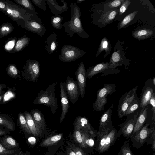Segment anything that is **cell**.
Instances as JSON below:
<instances>
[{"instance_id":"f907efd6","label":"cell","mask_w":155,"mask_h":155,"mask_svg":"<svg viewBox=\"0 0 155 155\" xmlns=\"http://www.w3.org/2000/svg\"><path fill=\"white\" fill-rule=\"evenodd\" d=\"M14 155H30V153L28 151L24 152L21 150L19 153Z\"/></svg>"},{"instance_id":"603a6c76","label":"cell","mask_w":155,"mask_h":155,"mask_svg":"<svg viewBox=\"0 0 155 155\" xmlns=\"http://www.w3.org/2000/svg\"><path fill=\"white\" fill-rule=\"evenodd\" d=\"M154 92L153 88L150 87H146L143 90L140 100V106L143 109L148 105L149 101Z\"/></svg>"},{"instance_id":"f35d334b","label":"cell","mask_w":155,"mask_h":155,"mask_svg":"<svg viewBox=\"0 0 155 155\" xmlns=\"http://www.w3.org/2000/svg\"><path fill=\"white\" fill-rule=\"evenodd\" d=\"M21 150L20 148L13 150H8L4 148L0 143V155H14Z\"/></svg>"},{"instance_id":"8d00e7d4","label":"cell","mask_w":155,"mask_h":155,"mask_svg":"<svg viewBox=\"0 0 155 155\" xmlns=\"http://www.w3.org/2000/svg\"><path fill=\"white\" fill-rule=\"evenodd\" d=\"M17 39L14 37L9 38L4 45V50L7 52L10 53L14 49Z\"/></svg>"},{"instance_id":"ab89813d","label":"cell","mask_w":155,"mask_h":155,"mask_svg":"<svg viewBox=\"0 0 155 155\" xmlns=\"http://www.w3.org/2000/svg\"><path fill=\"white\" fill-rule=\"evenodd\" d=\"M139 106V103L135 100V97H134L127 109L124 115H129L133 113L138 108Z\"/></svg>"},{"instance_id":"d590c367","label":"cell","mask_w":155,"mask_h":155,"mask_svg":"<svg viewBox=\"0 0 155 155\" xmlns=\"http://www.w3.org/2000/svg\"><path fill=\"white\" fill-rule=\"evenodd\" d=\"M110 45L109 42L106 38H104L102 40L99 46L96 57L98 56L103 50H105L106 53H108L110 51Z\"/></svg>"},{"instance_id":"52a82bcc","label":"cell","mask_w":155,"mask_h":155,"mask_svg":"<svg viewBox=\"0 0 155 155\" xmlns=\"http://www.w3.org/2000/svg\"><path fill=\"white\" fill-rule=\"evenodd\" d=\"M150 124H147L143 127L135 135L130 137L134 146L136 148H141L148 139L150 135L155 130V127L149 128Z\"/></svg>"},{"instance_id":"1f68e13d","label":"cell","mask_w":155,"mask_h":155,"mask_svg":"<svg viewBox=\"0 0 155 155\" xmlns=\"http://www.w3.org/2000/svg\"><path fill=\"white\" fill-rule=\"evenodd\" d=\"M6 70L8 75L11 78H20L19 71L15 64H11L7 66Z\"/></svg>"},{"instance_id":"e575fe53","label":"cell","mask_w":155,"mask_h":155,"mask_svg":"<svg viewBox=\"0 0 155 155\" xmlns=\"http://www.w3.org/2000/svg\"><path fill=\"white\" fill-rule=\"evenodd\" d=\"M14 1L16 4L29 10L35 14L37 15L38 14L30 0H16Z\"/></svg>"},{"instance_id":"816d5d0a","label":"cell","mask_w":155,"mask_h":155,"mask_svg":"<svg viewBox=\"0 0 155 155\" xmlns=\"http://www.w3.org/2000/svg\"><path fill=\"white\" fill-rule=\"evenodd\" d=\"M67 155H76L74 152L71 148H68L67 150Z\"/></svg>"},{"instance_id":"5b68a950","label":"cell","mask_w":155,"mask_h":155,"mask_svg":"<svg viewBox=\"0 0 155 155\" xmlns=\"http://www.w3.org/2000/svg\"><path fill=\"white\" fill-rule=\"evenodd\" d=\"M114 84H105L104 87L99 89L97 94V98L93 104L94 110L96 111L103 110L107 101V97L115 91Z\"/></svg>"},{"instance_id":"7c38bea8","label":"cell","mask_w":155,"mask_h":155,"mask_svg":"<svg viewBox=\"0 0 155 155\" xmlns=\"http://www.w3.org/2000/svg\"><path fill=\"white\" fill-rule=\"evenodd\" d=\"M86 70L83 63L80 62L78 68L75 72L80 95L82 98L84 96L86 86Z\"/></svg>"},{"instance_id":"44dd1931","label":"cell","mask_w":155,"mask_h":155,"mask_svg":"<svg viewBox=\"0 0 155 155\" xmlns=\"http://www.w3.org/2000/svg\"><path fill=\"white\" fill-rule=\"evenodd\" d=\"M147 114V108L142 109L138 117L136 119L133 133L130 137L136 134L143 127L146 121Z\"/></svg>"},{"instance_id":"83f0119b","label":"cell","mask_w":155,"mask_h":155,"mask_svg":"<svg viewBox=\"0 0 155 155\" xmlns=\"http://www.w3.org/2000/svg\"><path fill=\"white\" fill-rule=\"evenodd\" d=\"M23 114L26 119L27 125L32 134L35 137L38 136L35 124L31 113L29 112L25 111Z\"/></svg>"},{"instance_id":"ffe728a7","label":"cell","mask_w":155,"mask_h":155,"mask_svg":"<svg viewBox=\"0 0 155 155\" xmlns=\"http://www.w3.org/2000/svg\"><path fill=\"white\" fill-rule=\"evenodd\" d=\"M109 67V64L108 62L100 63L90 67L86 72V78L91 79L94 75L108 69Z\"/></svg>"},{"instance_id":"f6af8a7d","label":"cell","mask_w":155,"mask_h":155,"mask_svg":"<svg viewBox=\"0 0 155 155\" xmlns=\"http://www.w3.org/2000/svg\"><path fill=\"white\" fill-rule=\"evenodd\" d=\"M152 106L151 111L153 114V119L154 121L155 120V94H153L149 102Z\"/></svg>"},{"instance_id":"8fae6325","label":"cell","mask_w":155,"mask_h":155,"mask_svg":"<svg viewBox=\"0 0 155 155\" xmlns=\"http://www.w3.org/2000/svg\"><path fill=\"white\" fill-rule=\"evenodd\" d=\"M23 29L36 33L41 37L44 35L46 30L40 18L24 21L20 25Z\"/></svg>"},{"instance_id":"484cf974","label":"cell","mask_w":155,"mask_h":155,"mask_svg":"<svg viewBox=\"0 0 155 155\" xmlns=\"http://www.w3.org/2000/svg\"><path fill=\"white\" fill-rule=\"evenodd\" d=\"M153 33V31L148 29H142L138 30L134 32L133 36L139 40L147 39L151 36Z\"/></svg>"},{"instance_id":"d6986e66","label":"cell","mask_w":155,"mask_h":155,"mask_svg":"<svg viewBox=\"0 0 155 155\" xmlns=\"http://www.w3.org/2000/svg\"><path fill=\"white\" fill-rule=\"evenodd\" d=\"M52 13L55 15H59L66 11L68 9V6L65 1L61 0L63 4L60 5L55 0H46Z\"/></svg>"},{"instance_id":"74e56055","label":"cell","mask_w":155,"mask_h":155,"mask_svg":"<svg viewBox=\"0 0 155 155\" xmlns=\"http://www.w3.org/2000/svg\"><path fill=\"white\" fill-rule=\"evenodd\" d=\"M137 12L138 11H137L127 15L121 21L119 28H121L128 24L133 19Z\"/></svg>"},{"instance_id":"836d02e7","label":"cell","mask_w":155,"mask_h":155,"mask_svg":"<svg viewBox=\"0 0 155 155\" xmlns=\"http://www.w3.org/2000/svg\"><path fill=\"white\" fill-rule=\"evenodd\" d=\"M117 11L116 10L110 11L102 15L101 20L103 24H107L111 21L115 17Z\"/></svg>"},{"instance_id":"c3c4849f","label":"cell","mask_w":155,"mask_h":155,"mask_svg":"<svg viewBox=\"0 0 155 155\" xmlns=\"http://www.w3.org/2000/svg\"><path fill=\"white\" fill-rule=\"evenodd\" d=\"M7 9V5L5 0H0V10L4 13Z\"/></svg>"},{"instance_id":"9c48e42d","label":"cell","mask_w":155,"mask_h":155,"mask_svg":"<svg viewBox=\"0 0 155 155\" xmlns=\"http://www.w3.org/2000/svg\"><path fill=\"white\" fill-rule=\"evenodd\" d=\"M137 86L122 95L119 102L118 114L120 118L122 117L131 102L135 97Z\"/></svg>"},{"instance_id":"4dcf8cb0","label":"cell","mask_w":155,"mask_h":155,"mask_svg":"<svg viewBox=\"0 0 155 155\" xmlns=\"http://www.w3.org/2000/svg\"><path fill=\"white\" fill-rule=\"evenodd\" d=\"M63 18L59 15H55L51 17V24L52 26L56 29H61L63 26Z\"/></svg>"},{"instance_id":"ac0fdd59","label":"cell","mask_w":155,"mask_h":155,"mask_svg":"<svg viewBox=\"0 0 155 155\" xmlns=\"http://www.w3.org/2000/svg\"><path fill=\"white\" fill-rule=\"evenodd\" d=\"M0 143L5 148L13 150L20 148V144L11 135L5 134L0 138Z\"/></svg>"},{"instance_id":"3957f363","label":"cell","mask_w":155,"mask_h":155,"mask_svg":"<svg viewBox=\"0 0 155 155\" xmlns=\"http://www.w3.org/2000/svg\"><path fill=\"white\" fill-rule=\"evenodd\" d=\"M56 84L53 83L50 84L45 90L40 91L33 102V104H43L50 107L52 113L55 114L58 110L57 99L55 93Z\"/></svg>"},{"instance_id":"ee69618b","label":"cell","mask_w":155,"mask_h":155,"mask_svg":"<svg viewBox=\"0 0 155 155\" xmlns=\"http://www.w3.org/2000/svg\"><path fill=\"white\" fill-rule=\"evenodd\" d=\"M130 3L131 1L130 0L124 1L120 8L119 12V14L120 15H121L126 11L130 4Z\"/></svg>"},{"instance_id":"bcb514c9","label":"cell","mask_w":155,"mask_h":155,"mask_svg":"<svg viewBox=\"0 0 155 155\" xmlns=\"http://www.w3.org/2000/svg\"><path fill=\"white\" fill-rule=\"evenodd\" d=\"M124 0H116L113 1L107 4L108 7L111 8L118 7L122 5Z\"/></svg>"},{"instance_id":"4fadbf2b","label":"cell","mask_w":155,"mask_h":155,"mask_svg":"<svg viewBox=\"0 0 155 155\" xmlns=\"http://www.w3.org/2000/svg\"><path fill=\"white\" fill-rule=\"evenodd\" d=\"M35 124L38 136L41 135L46 127L45 121L41 112L38 109H32L30 113Z\"/></svg>"},{"instance_id":"d4e9b609","label":"cell","mask_w":155,"mask_h":155,"mask_svg":"<svg viewBox=\"0 0 155 155\" xmlns=\"http://www.w3.org/2000/svg\"><path fill=\"white\" fill-rule=\"evenodd\" d=\"M30 40V38L26 36H23L17 39L14 49L10 53L20 51L29 44Z\"/></svg>"},{"instance_id":"7bdbcfd3","label":"cell","mask_w":155,"mask_h":155,"mask_svg":"<svg viewBox=\"0 0 155 155\" xmlns=\"http://www.w3.org/2000/svg\"><path fill=\"white\" fill-rule=\"evenodd\" d=\"M33 3L44 11L47 10L46 1L45 0H31Z\"/></svg>"},{"instance_id":"2e32d148","label":"cell","mask_w":155,"mask_h":155,"mask_svg":"<svg viewBox=\"0 0 155 155\" xmlns=\"http://www.w3.org/2000/svg\"><path fill=\"white\" fill-rule=\"evenodd\" d=\"M58 44L57 34L55 33H53L50 35L45 41V49L50 55L53 54L55 52L56 53Z\"/></svg>"},{"instance_id":"f546056e","label":"cell","mask_w":155,"mask_h":155,"mask_svg":"<svg viewBox=\"0 0 155 155\" xmlns=\"http://www.w3.org/2000/svg\"><path fill=\"white\" fill-rule=\"evenodd\" d=\"M18 121L20 127L24 132L30 135L32 134L27 123L26 120L23 113L20 112L18 116Z\"/></svg>"},{"instance_id":"277c9868","label":"cell","mask_w":155,"mask_h":155,"mask_svg":"<svg viewBox=\"0 0 155 155\" xmlns=\"http://www.w3.org/2000/svg\"><path fill=\"white\" fill-rule=\"evenodd\" d=\"M41 74L39 63L36 60L28 59L24 65L21 75L23 78L33 82L37 81Z\"/></svg>"},{"instance_id":"6f0895ef","label":"cell","mask_w":155,"mask_h":155,"mask_svg":"<svg viewBox=\"0 0 155 155\" xmlns=\"http://www.w3.org/2000/svg\"><path fill=\"white\" fill-rule=\"evenodd\" d=\"M118 155H121L120 151L118 153Z\"/></svg>"},{"instance_id":"ba28073f","label":"cell","mask_w":155,"mask_h":155,"mask_svg":"<svg viewBox=\"0 0 155 155\" xmlns=\"http://www.w3.org/2000/svg\"><path fill=\"white\" fill-rule=\"evenodd\" d=\"M64 84L70 102L73 104H75L80 95L79 89L77 81L68 76Z\"/></svg>"},{"instance_id":"d6a6232c","label":"cell","mask_w":155,"mask_h":155,"mask_svg":"<svg viewBox=\"0 0 155 155\" xmlns=\"http://www.w3.org/2000/svg\"><path fill=\"white\" fill-rule=\"evenodd\" d=\"M121 58L118 52H114L112 55L109 64L110 69H114L116 67L120 66L119 63L121 61Z\"/></svg>"},{"instance_id":"8992f818","label":"cell","mask_w":155,"mask_h":155,"mask_svg":"<svg viewBox=\"0 0 155 155\" xmlns=\"http://www.w3.org/2000/svg\"><path fill=\"white\" fill-rule=\"evenodd\" d=\"M85 54V51L74 46L65 45L61 50L58 58L64 62H69L75 61L82 57Z\"/></svg>"},{"instance_id":"4316f807","label":"cell","mask_w":155,"mask_h":155,"mask_svg":"<svg viewBox=\"0 0 155 155\" xmlns=\"http://www.w3.org/2000/svg\"><path fill=\"white\" fill-rule=\"evenodd\" d=\"M63 134L61 133L49 136L44 140L40 144L41 147L51 146L59 141L61 138Z\"/></svg>"},{"instance_id":"7dc6e473","label":"cell","mask_w":155,"mask_h":155,"mask_svg":"<svg viewBox=\"0 0 155 155\" xmlns=\"http://www.w3.org/2000/svg\"><path fill=\"white\" fill-rule=\"evenodd\" d=\"M71 148L76 155H86L81 149L77 147H74Z\"/></svg>"},{"instance_id":"60d3db41","label":"cell","mask_w":155,"mask_h":155,"mask_svg":"<svg viewBox=\"0 0 155 155\" xmlns=\"http://www.w3.org/2000/svg\"><path fill=\"white\" fill-rule=\"evenodd\" d=\"M120 151L121 155H134L130 149L128 140L124 142Z\"/></svg>"},{"instance_id":"f5cc1de1","label":"cell","mask_w":155,"mask_h":155,"mask_svg":"<svg viewBox=\"0 0 155 155\" xmlns=\"http://www.w3.org/2000/svg\"><path fill=\"white\" fill-rule=\"evenodd\" d=\"M6 86L5 84H0V95L2 94V90L6 88Z\"/></svg>"},{"instance_id":"9a60e30c","label":"cell","mask_w":155,"mask_h":155,"mask_svg":"<svg viewBox=\"0 0 155 155\" xmlns=\"http://www.w3.org/2000/svg\"><path fill=\"white\" fill-rule=\"evenodd\" d=\"M73 125L74 127L80 130L87 131L89 134L92 131H96L85 117L78 116L75 118Z\"/></svg>"},{"instance_id":"7402d4cb","label":"cell","mask_w":155,"mask_h":155,"mask_svg":"<svg viewBox=\"0 0 155 155\" xmlns=\"http://www.w3.org/2000/svg\"><path fill=\"white\" fill-rule=\"evenodd\" d=\"M118 137V131L115 128L113 129L107 134L104 145L99 153L101 154L107 151Z\"/></svg>"},{"instance_id":"681fc988","label":"cell","mask_w":155,"mask_h":155,"mask_svg":"<svg viewBox=\"0 0 155 155\" xmlns=\"http://www.w3.org/2000/svg\"><path fill=\"white\" fill-rule=\"evenodd\" d=\"M10 131L4 127L0 126V136L9 134Z\"/></svg>"},{"instance_id":"30bf717a","label":"cell","mask_w":155,"mask_h":155,"mask_svg":"<svg viewBox=\"0 0 155 155\" xmlns=\"http://www.w3.org/2000/svg\"><path fill=\"white\" fill-rule=\"evenodd\" d=\"M110 107L101 117L99 121V127L97 134L98 140L103 135L108 134L113 129L112 124H110L112 114V108Z\"/></svg>"},{"instance_id":"5bb4252c","label":"cell","mask_w":155,"mask_h":155,"mask_svg":"<svg viewBox=\"0 0 155 155\" xmlns=\"http://www.w3.org/2000/svg\"><path fill=\"white\" fill-rule=\"evenodd\" d=\"M60 96L62 106V112L59 122L61 123L65 118L70 107L69 98L65 89L64 84L62 82L60 83Z\"/></svg>"},{"instance_id":"db71d44e","label":"cell","mask_w":155,"mask_h":155,"mask_svg":"<svg viewBox=\"0 0 155 155\" xmlns=\"http://www.w3.org/2000/svg\"><path fill=\"white\" fill-rule=\"evenodd\" d=\"M155 138H154L153 140V144L152 146V149L154 151H155Z\"/></svg>"},{"instance_id":"6da1fadb","label":"cell","mask_w":155,"mask_h":155,"mask_svg":"<svg viewBox=\"0 0 155 155\" xmlns=\"http://www.w3.org/2000/svg\"><path fill=\"white\" fill-rule=\"evenodd\" d=\"M70 8V19L63 24L64 31L71 37L76 34L81 38H88V34L84 29L80 19L81 13L80 8L76 3H71Z\"/></svg>"},{"instance_id":"11a10c76","label":"cell","mask_w":155,"mask_h":155,"mask_svg":"<svg viewBox=\"0 0 155 155\" xmlns=\"http://www.w3.org/2000/svg\"><path fill=\"white\" fill-rule=\"evenodd\" d=\"M85 1V0H76L77 2L79 3H80L82 2H84Z\"/></svg>"},{"instance_id":"9f6ffc18","label":"cell","mask_w":155,"mask_h":155,"mask_svg":"<svg viewBox=\"0 0 155 155\" xmlns=\"http://www.w3.org/2000/svg\"><path fill=\"white\" fill-rule=\"evenodd\" d=\"M153 83L155 86V78L154 77L153 79Z\"/></svg>"},{"instance_id":"cb8c5ba5","label":"cell","mask_w":155,"mask_h":155,"mask_svg":"<svg viewBox=\"0 0 155 155\" xmlns=\"http://www.w3.org/2000/svg\"><path fill=\"white\" fill-rule=\"evenodd\" d=\"M0 126L9 131H13L15 129V124L9 116L0 114Z\"/></svg>"},{"instance_id":"f1b7e54d","label":"cell","mask_w":155,"mask_h":155,"mask_svg":"<svg viewBox=\"0 0 155 155\" xmlns=\"http://www.w3.org/2000/svg\"><path fill=\"white\" fill-rule=\"evenodd\" d=\"M14 28V26L10 22L2 24L0 26V38L11 33Z\"/></svg>"},{"instance_id":"e0dca14e","label":"cell","mask_w":155,"mask_h":155,"mask_svg":"<svg viewBox=\"0 0 155 155\" xmlns=\"http://www.w3.org/2000/svg\"><path fill=\"white\" fill-rule=\"evenodd\" d=\"M137 115H135L134 119H131L124 124L122 126H120L121 128L118 132V137H120L121 135L129 138L131 136L136 123Z\"/></svg>"},{"instance_id":"b9f144b4","label":"cell","mask_w":155,"mask_h":155,"mask_svg":"<svg viewBox=\"0 0 155 155\" xmlns=\"http://www.w3.org/2000/svg\"><path fill=\"white\" fill-rule=\"evenodd\" d=\"M74 136L76 141L83 147V141L81 131L74 127Z\"/></svg>"},{"instance_id":"7a4b0ae2","label":"cell","mask_w":155,"mask_h":155,"mask_svg":"<svg viewBox=\"0 0 155 155\" xmlns=\"http://www.w3.org/2000/svg\"><path fill=\"white\" fill-rule=\"evenodd\" d=\"M7 9L4 13L18 25L25 21L38 19L37 15L27 9L8 0H5Z\"/></svg>"}]
</instances>
